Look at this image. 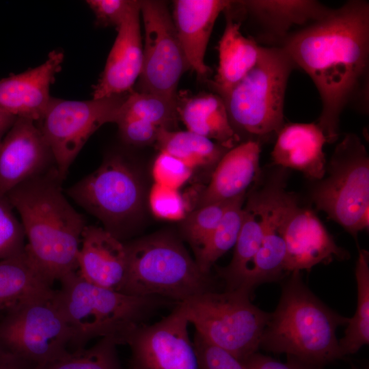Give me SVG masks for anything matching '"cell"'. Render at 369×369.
<instances>
[{
    "instance_id": "17",
    "label": "cell",
    "mask_w": 369,
    "mask_h": 369,
    "mask_svg": "<svg viewBox=\"0 0 369 369\" xmlns=\"http://www.w3.org/2000/svg\"><path fill=\"white\" fill-rule=\"evenodd\" d=\"M140 16L139 1H136L118 28L105 69L94 86V99L125 94L139 77L143 64Z\"/></svg>"
},
{
    "instance_id": "18",
    "label": "cell",
    "mask_w": 369,
    "mask_h": 369,
    "mask_svg": "<svg viewBox=\"0 0 369 369\" xmlns=\"http://www.w3.org/2000/svg\"><path fill=\"white\" fill-rule=\"evenodd\" d=\"M63 59L62 52L53 51L40 66L0 79V109L39 122L50 102L49 87Z\"/></svg>"
},
{
    "instance_id": "9",
    "label": "cell",
    "mask_w": 369,
    "mask_h": 369,
    "mask_svg": "<svg viewBox=\"0 0 369 369\" xmlns=\"http://www.w3.org/2000/svg\"><path fill=\"white\" fill-rule=\"evenodd\" d=\"M66 193L121 241L129 234L131 223L144 202L139 174L120 154L107 156L98 169L72 185Z\"/></svg>"
},
{
    "instance_id": "15",
    "label": "cell",
    "mask_w": 369,
    "mask_h": 369,
    "mask_svg": "<svg viewBox=\"0 0 369 369\" xmlns=\"http://www.w3.org/2000/svg\"><path fill=\"white\" fill-rule=\"evenodd\" d=\"M54 168L53 152L38 125L16 118L0 143V195Z\"/></svg>"
},
{
    "instance_id": "39",
    "label": "cell",
    "mask_w": 369,
    "mask_h": 369,
    "mask_svg": "<svg viewBox=\"0 0 369 369\" xmlns=\"http://www.w3.org/2000/svg\"><path fill=\"white\" fill-rule=\"evenodd\" d=\"M115 124L123 141L134 146L155 144L161 128L139 119H120Z\"/></svg>"
},
{
    "instance_id": "8",
    "label": "cell",
    "mask_w": 369,
    "mask_h": 369,
    "mask_svg": "<svg viewBox=\"0 0 369 369\" xmlns=\"http://www.w3.org/2000/svg\"><path fill=\"white\" fill-rule=\"evenodd\" d=\"M178 307L196 332L241 361L258 351L269 314L240 290L205 292Z\"/></svg>"
},
{
    "instance_id": "16",
    "label": "cell",
    "mask_w": 369,
    "mask_h": 369,
    "mask_svg": "<svg viewBox=\"0 0 369 369\" xmlns=\"http://www.w3.org/2000/svg\"><path fill=\"white\" fill-rule=\"evenodd\" d=\"M284 241L286 273L310 271L318 264H329L334 258L344 260L349 258L348 252L337 245L316 213L301 206L298 198L288 213Z\"/></svg>"
},
{
    "instance_id": "23",
    "label": "cell",
    "mask_w": 369,
    "mask_h": 369,
    "mask_svg": "<svg viewBox=\"0 0 369 369\" xmlns=\"http://www.w3.org/2000/svg\"><path fill=\"white\" fill-rule=\"evenodd\" d=\"M269 190V176L262 175L247 193V202L243 206L241 230L230 264L217 269L223 279L226 290H236L260 247L264 227V216Z\"/></svg>"
},
{
    "instance_id": "12",
    "label": "cell",
    "mask_w": 369,
    "mask_h": 369,
    "mask_svg": "<svg viewBox=\"0 0 369 369\" xmlns=\"http://www.w3.org/2000/svg\"><path fill=\"white\" fill-rule=\"evenodd\" d=\"M144 27L143 64L139 92L178 100V85L189 68L172 16L163 1H139Z\"/></svg>"
},
{
    "instance_id": "11",
    "label": "cell",
    "mask_w": 369,
    "mask_h": 369,
    "mask_svg": "<svg viewBox=\"0 0 369 369\" xmlns=\"http://www.w3.org/2000/svg\"><path fill=\"white\" fill-rule=\"evenodd\" d=\"M128 94L86 101L51 98L37 124L53 152L58 174L68 169L90 137L102 125L114 123Z\"/></svg>"
},
{
    "instance_id": "5",
    "label": "cell",
    "mask_w": 369,
    "mask_h": 369,
    "mask_svg": "<svg viewBox=\"0 0 369 369\" xmlns=\"http://www.w3.org/2000/svg\"><path fill=\"white\" fill-rule=\"evenodd\" d=\"M124 244L128 264L120 292L159 297L178 304L218 291L216 278L202 271L176 236L157 233Z\"/></svg>"
},
{
    "instance_id": "19",
    "label": "cell",
    "mask_w": 369,
    "mask_h": 369,
    "mask_svg": "<svg viewBox=\"0 0 369 369\" xmlns=\"http://www.w3.org/2000/svg\"><path fill=\"white\" fill-rule=\"evenodd\" d=\"M260 142L250 139L228 150L213 171L195 208L247 194L263 174L260 167Z\"/></svg>"
},
{
    "instance_id": "20",
    "label": "cell",
    "mask_w": 369,
    "mask_h": 369,
    "mask_svg": "<svg viewBox=\"0 0 369 369\" xmlns=\"http://www.w3.org/2000/svg\"><path fill=\"white\" fill-rule=\"evenodd\" d=\"M77 262V272L85 281L120 292L127 271V253L124 243L111 232L87 225Z\"/></svg>"
},
{
    "instance_id": "13",
    "label": "cell",
    "mask_w": 369,
    "mask_h": 369,
    "mask_svg": "<svg viewBox=\"0 0 369 369\" xmlns=\"http://www.w3.org/2000/svg\"><path fill=\"white\" fill-rule=\"evenodd\" d=\"M189 323L177 304L160 320L129 330L122 340L131 349L128 369H198Z\"/></svg>"
},
{
    "instance_id": "37",
    "label": "cell",
    "mask_w": 369,
    "mask_h": 369,
    "mask_svg": "<svg viewBox=\"0 0 369 369\" xmlns=\"http://www.w3.org/2000/svg\"><path fill=\"white\" fill-rule=\"evenodd\" d=\"M193 344L198 369H245L242 362L234 356L208 342L196 331Z\"/></svg>"
},
{
    "instance_id": "31",
    "label": "cell",
    "mask_w": 369,
    "mask_h": 369,
    "mask_svg": "<svg viewBox=\"0 0 369 369\" xmlns=\"http://www.w3.org/2000/svg\"><path fill=\"white\" fill-rule=\"evenodd\" d=\"M177 100L139 92H131L120 107L115 120L139 119L173 131L178 122Z\"/></svg>"
},
{
    "instance_id": "22",
    "label": "cell",
    "mask_w": 369,
    "mask_h": 369,
    "mask_svg": "<svg viewBox=\"0 0 369 369\" xmlns=\"http://www.w3.org/2000/svg\"><path fill=\"white\" fill-rule=\"evenodd\" d=\"M271 152L272 164L301 172L312 181L321 180L327 164L325 135L315 123L284 124Z\"/></svg>"
},
{
    "instance_id": "7",
    "label": "cell",
    "mask_w": 369,
    "mask_h": 369,
    "mask_svg": "<svg viewBox=\"0 0 369 369\" xmlns=\"http://www.w3.org/2000/svg\"><path fill=\"white\" fill-rule=\"evenodd\" d=\"M318 210L357 238L369 227V156L360 138L347 133L336 145L324 177L310 193Z\"/></svg>"
},
{
    "instance_id": "38",
    "label": "cell",
    "mask_w": 369,
    "mask_h": 369,
    "mask_svg": "<svg viewBox=\"0 0 369 369\" xmlns=\"http://www.w3.org/2000/svg\"><path fill=\"white\" fill-rule=\"evenodd\" d=\"M100 26H120L127 14L136 3L131 0H88L86 1Z\"/></svg>"
},
{
    "instance_id": "21",
    "label": "cell",
    "mask_w": 369,
    "mask_h": 369,
    "mask_svg": "<svg viewBox=\"0 0 369 369\" xmlns=\"http://www.w3.org/2000/svg\"><path fill=\"white\" fill-rule=\"evenodd\" d=\"M232 1L223 0H176L172 18L189 68L199 76L210 71L204 57L215 23Z\"/></svg>"
},
{
    "instance_id": "30",
    "label": "cell",
    "mask_w": 369,
    "mask_h": 369,
    "mask_svg": "<svg viewBox=\"0 0 369 369\" xmlns=\"http://www.w3.org/2000/svg\"><path fill=\"white\" fill-rule=\"evenodd\" d=\"M246 195L232 200L217 227L195 253V261L204 273H211L210 269L215 262L234 247L242 224Z\"/></svg>"
},
{
    "instance_id": "42",
    "label": "cell",
    "mask_w": 369,
    "mask_h": 369,
    "mask_svg": "<svg viewBox=\"0 0 369 369\" xmlns=\"http://www.w3.org/2000/svg\"><path fill=\"white\" fill-rule=\"evenodd\" d=\"M16 118L0 109V143L13 125Z\"/></svg>"
},
{
    "instance_id": "36",
    "label": "cell",
    "mask_w": 369,
    "mask_h": 369,
    "mask_svg": "<svg viewBox=\"0 0 369 369\" xmlns=\"http://www.w3.org/2000/svg\"><path fill=\"white\" fill-rule=\"evenodd\" d=\"M193 169L181 160L165 152H160L152 169L155 183L179 189L191 178Z\"/></svg>"
},
{
    "instance_id": "27",
    "label": "cell",
    "mask_w": 369,
    "mask_h": 369,
    "mask_svg": "<svg viewBox=\"0 0 369 369\" xmlns=\"http://www.w3.org/2000/svg\"><path fill=\"white\" fill-rule=\"evenodd\" d=\"M51 288L25 249L0 260V314Z\"/></svg>"
},
{
    "instance_id": "1",
    "label": "cell",
    "mask_w": 369,
    "mask_h": 369,
    "mask_svg": "<svg viewBox=\"0 0 369 369\" xmlns=\"http://www.w3.org/2000/svg\"><path fill=\"white\" fill-rule=\"evenodd\" d=\"M296 68L303 70L321 99L317 125L327 141L340 135V119L350 103L366 110L368 98L369 4L353 0L290 33L280 42Z\"/></svg>"
},
{
    "instance_id": "34",
    "label": "cell",
    "mask_w": 369,
    "mask_h": 369,
    "mask_svg": "<svg viewBox=\"0 0 369 369\" xmlns=\"http://www.w3.org/2000/svg\"><path fill=\"white\" fill-rule=\"evenodd\" d=\"M15 209L6 195H0V260L15 256L25 249L26 236Z\"/></svg>"
},
{
    "instance_id": "43",
    "label": "cell",
    "mask_w": 369,
    "mask_h": 369,
    "mask_svg": "<svg viewBox=\"0 0 369 369\" xmlns=\"http://www.w3.org/2000/svg\"><path fill=\"white\" fill-rule=\"evenodd\" d=\"M3 316V314H0V318Z\"/></svg>"
},
{
    "instance_id": "40",
    "label": "cell",
    "mask_w": 369,
    "mask_h": 369,
    "mask_svg": "<svg viewBox=\"0 0 369 369\" xmlns=\"http://www.w3.org/2000/svg\"><path fill=\"white\" fill-rule=\"evenodd\" d=\"M245 369H297L288 363H282L258 352L241 361Z\"/></svg>"
},
{
    "instance_id": "44",
    "label": "cell",
    "mask_w": 369,
    "mask_h": 369,
    "mask_svg": "<svg viewBox=\"0 0 369 369\" xmlns=\"http://www.w3.org/2000/svg\"><path fill=\"white\" fill-rule=\"evenodd\" d=\"M353 369H357V368H353Z\"/></svg>"
},
{
    "instance_id": "26",
    "label": "cell",
    "mask_w": 369,
    "mask_h": 369,
    "mask_svg": "<svg viewBox=\"0 0 369 369\" xmlns=\"http://www.w3.org/2000/svg\"><path fill=\"white\" fill-rule=\"evenodd\" d=\"M238 3L261 24L271 38L280 42L293 27H304L322 18L330 10L311 0H252Z\"/></svg>"
},
{
    "instance_id": "35",
    "label": "cell",
    "mask_w": 369,
    "mask_h": 369,
    "mask_svg": "<svg viewBox=\"0 0 369 369\" xmlns=\"http://www.w3.org/2000/svg\"><path fill=\"white\" fill-rule=\"evenodd\" d=\"M150 209L158 218L182 221L187 216V206L178 189L155 183L149 194Z\"/></svg>"
},
{
    "instance_id": "24",
    "label": "cell",
    "mask_w": 369,
    "mask_h": 369,
    "mask_svg": "<svg viewBox=\"0 0 369 369\" xmlns=\"http://www.w3.org/2000/svg\"><path fill=\"white\" fill-rule=\"evenodd\" d=\"M224 12L226 23L218 44L219 66L211 81L219 96L228 92L256 66L263 50L255 40L242 34L241 23L232 18L228 8Z\"/></svg>"
},
{
    "instance_id": "32",
    "label": "cell",
    "mask_w": 369,
    "mask_h": 369,
    "mask_svg": "<svg viewBox=\"0 0 369 369\" xmlns=\"http://www.w3.org/2000/svg\"><path fill=\"white\" fill-rule=\"evenodd\" d=\"M115 336L101 338L89 348L68 351L62 356L32 369H121Z\"/></svg>"
},
{
    "instance_id": "10",
    "label": "cell",
    "mask_w": 369,
    "mask_h": 369,
    "mask_svg": "<svg viewBox=\"0 0 369 369\" xmlns=\"http://www.w3.org/2000/svg\"><path fill=\"white\" fill-rule=\"evenodd\" d=\"M72 331L53 288L0 318V346L33 367L66 354Z\"/></svg>"
},
{
    "instance_id": "29",
    "label": "cell",
    "mask_w": 369,
    "mask_h": 369,
    "mask_svg": "<svg viewBox=\"0 0 369 369\" xmlns=\"http://www.w3.org/2000/svg\"><path fill=\"white\" fill-rule=\"evenodd\" d=\"M355 264L357 304L350 318L344 336L338 340L340 352L344 356L354 354L369 343V253L359 249Z\"/></svg>"
},
{
    "instance_id": "33",
    "label": "cell",
    "mask_w": 369,
    "mask_h": 369,
    "mask_svg": "<svg viewBox=\"0 0 369 369\" xmlns=\"http://www.w3.org/2000/svg\"><path fill=\"white\" fill-rule=\"evenodd\" d=\"M232 200L196 208L182 220V235L194 253L202 247L217 227Z\"/></svg>"
},
{
    "instance_id": "28",
    "label": "cell",
    "mask_w": 369,
    "mask_h": 369,
    "mask_svg": "<svg viewBox=\"0 0 369 369\" xmlns=\"http://www.w3.org/2000/svg\"><path fill=\"white\" fill-rule=\"evenodd\" d=\"M156 147L178 158L191 169L215 167L228 150L211 139L189 131L161 128Z\"/></svg>"
},
{
    "instance_id": "25",
    "label": "cell",
    "mask_w": 369,
    "mask_h": 369,
    "mask_svg": "<svg viewBox=\"0 0 369 369\" xmlns=\"http://www.w3.org/2000/svg\"><path fill=\"white\" fill-rule=\"evenodd\" d=\"M177 110L187 131L211 139L228 150L241 141L230 124L223 98L216 93L182 98L178 95Z\"/></svg>"
},
{
    "instance_id": "14",
    "label": "cell",
    "mask_w": 369,
    "mask_h": 369,
    "mask_svg": "<svg viewBox=\"0 0 369 369\" xmlns=\"http://www.w3.org/2000/svg\"><path fill=\"white\" fill-rule=\"evenodd\" d=\"M288 176V169L280 167L269 174V190L262 243L236 289L250 295L257 286L277 281L286 273L284 230L289 211L297 199L295 194L286 191Z\"/></svg>"
},
{
    "instance_id": "41",
    "label": "cell",
    "mask_w": 369,
    "mask_h": 369,
    "mask_svg": "<svg viewBox=\"0 0 369 369\" xmlns=\"http://www.w3.org/2000/svg\"><path fill=\"white\" fill-rule=\"evenodd\" d=\"M33 366L0 346V369H32Z\"/></svg>"
},
{
    "instance_id": "3",
    "label": "cell",
    "mask_w": 369,
    "mask_h": 369,
    "mask_svg": "<svg viewBox=\"0 0 369 369\" xmlns=\"http://www.w3.org/2000/svg\"><path fill=\"white\" fill-rule=\"evenodd\" d=\"M349 318L324 304L295 271L283 284L277 308L269 314L260 348L285 353L286 362L297 369H323L342 358L336 332Z\"/></svg>"
},
{
    "instance_id": "2",
    "label": "cell",
    "mask_w": 369,
    "mask_h": 369,
    "mask_svg": "<svg viewBox=\"0 0 369 369\" xmlns=\"http://www.w3.org/2000/svg\"><path fill=\"white\" fill-rule=\"evenodd\" d=\"M63 181L54 168L19 184L6 195L20 215L25 250L51 286L77 271L82 234L87 226L84 216L64 194Z\"/></svg>"
},
{
    "instance_id": "6",
    "label": "cell",
    "mask_w": 369,
    "mask_h": 369,
    "mask_svg": "<svg viewBox=\"0 0 369 369\" xmlns=\"http://www.w3.org/2000/svg\"><path fill=\"white\" fill-rule=\"evenodd\" d=\"M295 66L280 46L263 47L256 66L220 96L230 124L240 137L251 140L277 136L284 125V106L288 77Z\"/></svg>"
},
{
    "instance_id": "4",
    "label": "cell",
    "mask_w": 369,
    "mask_h": 369,
    "mask_svg": "<svg viewBox=\"0 0 369 369\" xmlns=\"http://www.w3.org/2000/svg\"><path fill=\"white\" fill-rule=\"evenodd\" d=\"M55 290L59 305L70 327V351L85 348L93 338L123 336L146 323L161 310L176 303L159 297H139L100 287L83 279L77 271L60 279Z\"/></svg>"
}]
</instances>
